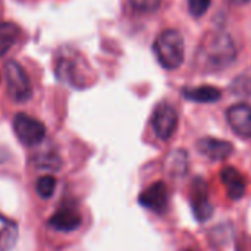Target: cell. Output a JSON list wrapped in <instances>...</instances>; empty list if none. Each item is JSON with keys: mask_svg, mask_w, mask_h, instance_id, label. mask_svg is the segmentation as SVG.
Wrapping results in <instances>:
<instances>
[{"mask_svg": "<svg viewBox=\"0 0 251 251\" xmlns=\"http://www.w3.org/2000/svg\"><path fill=\"white\" fill-rule=\"evenodd\" d=\"M237 56V47L228 34H210L201 43L197 63L207 69L221 71L229 66Z\"/></svg>", "mask_w": 251, "mask_h": 251, "instance_id": "cell-1", "label": "cell"}, {"mask_svg": "<svg viewBox=\"0 0 251 251\" xmlns=\"http://www.w3.org/2000/svg\"><path fill=\"white\" fill-rule=\"evenodd\" d=\"M153 50L159 63L165 69L174 71L179 68L184 62V37L178 29H165L154 40Z\"/></svg>", "mask_w": 251, "mask_h": 251, "instance_id": "cell-2", "label": "cell"}, {"mask_svg": "<svg viewBox=\"0 0 251 251\" xmlns=\"http://www.w3.org/2000/svg\"><path fill=\"white\" fill-rule=\"evenodd\" d=\"M4 78L9 96L15 101H25L31 97L32 88L25 69L15 60H9L4 65Z\"/></svg>", "mask_w": 251, "mask_h": 251, "instance_id": "cell-3", "label": "cell"}, {"mask_svg": "<svg viewBox=\"0 0 251 251\" xmlns=\"http://www.w3.org/2000/svg\"><path fill=\"white\" fill-rule=\"evenodd\" d=\"M13 131L18 140L28 147L40 144L46 137V126L38 119H34L26 113H18L15 116Z\"/></svg>", "mask_w": 251, "mask_h": 251, "instance_id": "cell-4", "label": "cell"}, {"mask_svg": "<svg viewBox=\"0 0 251 251\" xmlns=\"http://www.w3.org/2000/svg\"><path fill=\"white\" fill-rule=\"evenodd\" d=\"M151 126L160 140H169L178 126V113L175 107L168 103H160L153 112Z\"/></svg>", "mask_w": 251, "mask_h": 251, "instance_id": "cell-5", "label": "cell"}, {"mask_svg": "<svg viewBox=\"0 0 251 251\" xmlns=\"http://www.w3.org/2000/svg\"><path fill=\"white\" fill-rule=\"evenodd\" d=\"M168 200H169L168 187L162 181L151 184L138 197V203L143 207H146L154 213H159V215H163L168 210Z\"/></svg>", "mask_w": 251, "mask_h": 251, "instance_id": "cell-6", "label": "cell"}, {"mask_svg": "<svg viewBox=\"0 0 251 251\" xmlns=\"http://www.w3.org/2000/svg\"><path fill=\"white\" fill-rule=\"evenodd\" d=\"M226 121L237 135L251 138V104L238 103L231 106L226 110Z\"/></svg>", "mask_w": 251, "mask_h": 251, "instance_id": "cell-7", "label": "cell"}, {"mask_svg": "<svg viewBox=\"0 0 251 251\" xmlns=\"http://www.w3.org/2000/svg\"><path fill=\"white\" fill-rule=\"evenodd\" d=\"M193 213L199 222H204L210 219L213 215V206L209 201L207 185L201 178H197L193 185Z\"/></svg>", "mask_w": 251, "mask_h": 251, "instance_id": "cell-8", "label": "cell"}, {"mask_svg": "<svg viewBox=\"0 0 251 251\" xmlns=\"http://www.w3.org/2000/svg\"><path fill=\"white\" fill-rule=\"evenodd\" d=\"M197 150L200 151V154L206 156L210 160H224L231 156V153L234 151V147L229 141L204 137L199 140Z\"/></svg>", "mask_w": 251, "mask_h": 251, "instance_id": "cell-9", "label": "cell"}, {"mask_svg": "<svg viewBox=\"0 0 251 251\" xmlns=\"http://www.w3.org/2000/svg\"><path fill=\"white\" fill-rule=\"evenodd\" d=\"M221 179H222V184L225 185L226 194L231 200H240L244 197L247 184H246L244 176L235 168H232V166L224 168L221 172Z\"/></svg>", "mask_w": 251, "mask_h": 251, "instance_id": "cell-10", "label": "cell"}, {"mask_svg": "<svg viewBox=\"0 0 251 251\" xmlns=\"http://www.w3.org/2000/svg\"><path fill=\"white\" fill-rule=\"evenodd\" d=\"M82 222L81 215L74 210V209H63L56 212L50 221L49 225L56 229V231H62V232H69V231H75Z\"/></svg>", "mask_w": 251, "mask_h": 251, "instance_id": "cell-11", "label": "cell"}, {"mask_svg": "<svg viewBox=\"0 0 251 251\" xmlns=\"http://www.w3.org/2000/svg\"><path fill=\"white\" fill-rule=\"evenodd\" d=\"M184 97L187 100L196 101V103H215L221 99L222 93L219 88L212 87V85H201L196 88H185Z\"/></svg>", "mask_w": 251, "mask_h": 251, "instance_id": "cell-12", "label": "cell"}, {"mask_svg": "<svg viewBox=\"0 0 251 251\" xmlns=\"http://www.w3.org/2000/svg\"><path fill=\"white\" fill-rule=\"evenodd\" d=\"M18 34L19 29L16 28V25L9 22L0 24V56L6 54L10 50V47L15 44L18 38Z\"/></svg>", "mask_w": 251, "mask_h": 251, "instance_id": "cell-13", "label": "cell"}, {"mask_svg": "<svg viewBox=\"0 0 251 251\" xmlns=\"http://www.w3.org/2000/svg\"><path fill=\"white\" fill-rule=\"evenodd\" d=\"M56 178L51 176V175H46V176H41L37 184H35V190H37V194L41 197V199H49L53 196L54 190H56Z\"/></svg>", "mask_w": 251, "mask_h": 251, "instance_id": "cell-14", "label": "cell"}, {"mask_svg": "<svg viewBox=\"0 0 251 251\" xmlns=\"http://www.w3.org/2000/svg\"><path fill=\"white\" fill-rule=\"evenodd\" d=\"M210 3L212 0H188V10L193 16L200 18L209 10Z\"/></svg>", "mask_w": 251, "mask_h": 251, "instance_id": "cell-15", "label": "cell"}, {"mask_svg": "<svg viewBox=\"0 0 251 251\" xmlns=\"http://www.w3.org/2000/svg\"><path fill=\"white\" fill-rule=\"evenodd\" d=\"M162 0H131L132 6L140 12H156Z\"/></svg>", "mask_w": 251, "mask_h": 251, "instance_id": "cell-16", "label": "cell"}, {"mask_svg": "<svg viewBox=\"0 0 251 251\" xmlns=\"http://www.w3.org/2000/svg\"><path fill=\"white\" fill-rule=\"evenodd\" d=\"M229 1H232L235 4H244V3H249L250 0H229Z\"/></svg>", "mask_w": 251, "mask_h": 251, "instance_id": "cell-17", "label": "cell"}, {"mask_svg": "<svg viewBox=\"0 0 251 251\" xmlns=\"http://www.w3.org/2000/svg\"><path fill=\"white\" fill-rule=\"evenodd\" d=\"M182 251H197V250H194V249H185V250H182Z\"/></svg>", "mask_w": 251, "mask_h": 251, "instance_id": "cell-18", "label": "cell"}]
</instances>
